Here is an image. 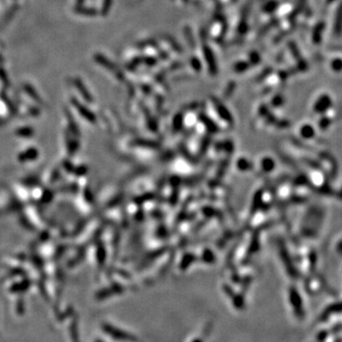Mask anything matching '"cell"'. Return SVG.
Segmentation results:
<instances>
[{
  "label": "cell",
  "instance_id": "cell-1",
  "mask_svg": "<svg viewBox=\"0 0 342 342\" xmlns=\"http://www.w3.org/2000/svg\"><path fill=\"white\" fill-rule=\"evenodd\" d=\"M332 67H333V70H342V61L339 60V59H336V60H334L333 63H332Z\"/></svg>",
  "mask_w": 342,
  "mask_h": 342
}]
</instances>
